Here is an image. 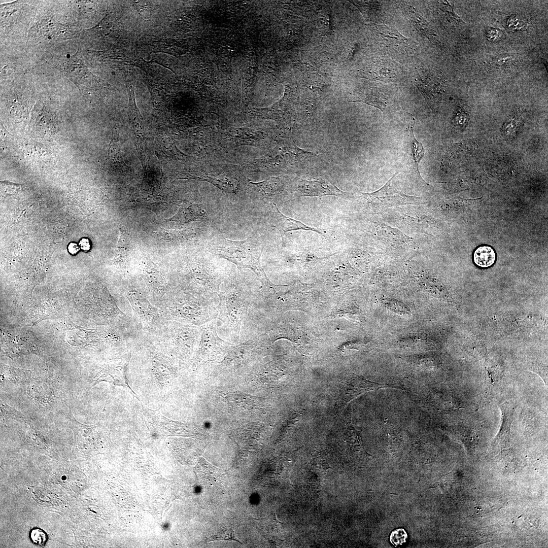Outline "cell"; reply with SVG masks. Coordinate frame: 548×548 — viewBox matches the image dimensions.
<instances>
[{"label":"cell","mask_w":548,"mask_h":548,"mask_svg":"<svg viewBox=\"0 0 548 548\" xmlns=\"http://www.w3.org/2000/svg\"><path fill=\"white\" fill-rule=\"evenodd\" d=\"M68 250L71 254H75L78 252L79 248L76 243H71L68 245Z\"/></svg>","instance_id":"31"},{"label":"cell","mask_w":548,"mask_h":548,"mask_svg":"<svg viewBox=\"0 0 548 548\" xmlns=\"http://www.w3.org/2000/svg\"><path fill=\"white\" fill-rule=\"evenodd\" d=\"M212 253L230 261L240 268H249L260 280L266 277L260 264L263 248L252 237L243 241H232L221 237L210 243Z\"/></svg>","instance_id":"4"},{"label":"cell","mask_w":548,"mask_h":548,"mask_svg":"<svg viewBox=\"0 0 548 548\" xmlns=\"http://www.w3.org/2000/svg\"><path fill=\"white\" fill-rule=\"evenodd\" d=\"M200 335V326L167 320L156 332L150 335L163 353L182 359L193 352L198 344Z\"/></svg>","instance_id":"3"},{"label":"cell","mask_w":548,"mask_h":548,"mask_svg":"<svg viewBox=\"0 0 548 548\" xmlns=\"http://www.w3.org/2000/svg\"><path fill=\"white\" fill-rule=\"evenodd\" d=\"M383 304L388 309L400 315H409L410 312L403 302L395 299L387 298L382 300Z\"/></svg>","instance_id":"26"},{"label":"cell","mask_w":548,"mask_h":548,"mask_svg":"<svg viewBox=\"0 0 548 548\" xmlns=\"http://www.w3.org/2000/svg\"><path fill=\"white\" fill-rule=\"evenodd\" d=\"M200 329L195 357L197 363L213 360L230 347L229 343L218 336L216 319L200 326Z\"/></svg>","instance_id":"7"},{"label":"cell","mask_w":548,"mask_h":548,"mask_svg":"<svg viewBox=\"0 0 548 548\" xmlns=\"http://www.w3.org/2000/svg\"><path fill=\"white\" fill-rule=\"evenodd\" d=\"M144 416L146 424L152 428L178 431L187 428L186 424L168 419L155 410H148Z\"/></svg>","instance_id":"16"},{"label":"cell","mask_w":548,"mask_h":548,"mask_svg":"<svg viewBox=\"0 0 548 548\" xmlns=\"http://www.w3.org/2000/svg\"><path fill=\"white\" fill-rule=\"evenodd\" d=\"M407 13L413 24L420 34L429 39L435 38V33L428 22L410 6L407 5Z\"/></svg>","instance_id":"22"},{"label":"cell","mask_w":548,"mask_h":548,"mask_svg":"<svg viewBox=\"0 0 548 548\" xmlns=\"http://www.w3.org/2000/svg\"><path fill=\"white\" fill-rule=\"evenodd\" d=\"M270 218L272 227L276 228L280 232L282 238L287 232L297 230L311 231L323 234L318 229L306 225L301 222L295 220L282 214L275 204Z\"/></svg>","instance_id":"12"},{"label":"cell","mask_w":548,"mask_h":548,"mask_svg":"<svg viewBox=\"0 0 548 548\" xmlns=\"http://www.w3.org/2000/svg\"><path fill=\"white\" fill-rule=\"evenodd\" d=\"M28 370H22L9 366H3L1 368V381H9L14 383H22L25 381L29 374Z\"/></svg>","instance_id":"25"},{"label":"cell","mask_w":548,"mask_h":548,"mask_svg":"<svg viewBox=\"0 0 548 548\" xmlns=\"http://www.w3.org/2000/svg\"><path fill=\"white\" fill-rule=\"evenodd\" d=\"M31 540L35 544L43 546L47 540V535L45 532L38 528L33 529L30 533Z\"/></svg>","instance_id":"29"},{"label":"cell","mask_w":548,"mask_h":548,"mask_svg":"<svg viewBox=\"0 0 548 548\" xmlns=\"http://www.w3.org/2000/svg\"><path fill=\"white\" fill-rule=\"evenodd\" d=\"M79 245L80 248L83 251H87L90 249V245L88 238H82L80 241Z\"/></svg>","instance_id":"30"},{"label":"cell","mask_w":548,"mask_h":548,"mask_svg":"<svg viewBox=\"0 0 548 548\" xmlns=\"http://www.w3.org/2000/svg\"><path fill=\"white\" fill-rule=\"evenodd\" d=\"M361 97L353 102L367 104L379 109L383 112L389 105V97L387 93L379 89H373L368 91Z\"/></svg>","instance_id":"21"},{"label":"cell","mask_w":548,"mask_h":548,"mask_svg":"<svg viewBox=\"0 0 548 548\" xmlns=\"http://www.w3.org/2000/svg\"><path fill=\"white\" fill-rule=\"evenodd\" d=\"M396 174L380 189L368 193H362V196L375 210H382L392 207L405 204H424L425 198L410 196L398 191L391 184Z\"/></svg>","instance_id":"6"},{"label":"cell","mask_w":548,"mask_h":548,"mask_svg":"<svg viewBox=\"0 0 548 548\" xmlns=\"http://www.w3.org/2000/svg\"><path fill=\"white\" fill-rule=\"evenodd\" d=\"M255 184L266 196H271L279 193L284 189L285 183L280 178H272Z\"/></svg>","instance_id":"24"},{"label":"cell","mask_w":548,"mask_h":548,"mask_svg":"<svg viewBox=\"0 0 548 548\" xmlns=\"http://www.w3.org/2000/svg\"><path fill=\"white\" fill-rule=\"evenodd\" d=\"M368 73L369 78L386 82H395L400 77L398 67L391 60L382 58L375 62Z\"/></svg>","instance_id":"14"},{"label":"cell","mask_w":548,"mask_h":548,"mask_svg":"<svg viewBox=\"0 0 548 548\" xmlns=\"http://www.w3.org/2000/svg\"><path fill=\"white\" fill-rule=\"evenodd\" d=\"M191 176L189 179H197L205 181L213 184L219 189L228 193H235L238 190V184L236 181L223 175L212 177L204 175Z\"/></svg>","instance_id":"20"},{"label":"cell","mask_w":548,"mask_h":548,"mask_svg":"<svg viewBox=\"0 0 548 548\" xmlns=\"http://www.w3.org/2000/svg\"><path fill=\"white\" fill-rule=\"evenodd\" d=\"M218 297V320L229 338L237 340L243 321L252 305L253 296L238 285L231 283L220 289Z\"/></svg>","instance_id":"2"},{"label":"cell","mask_w":548,"mask_h":548,"mask_svg":"<svg viewBox=\"0 0 548 548\" xmlns=\"http://www.w3.org/2000/svg\"><path fill=\"white\" fill-rule=\"evenodd\" d=\"M390 388H394L388 385L369 381L362 376L354 374L345 384L342 400L347 403L364 393Z\"/></svg>","instance_id":"11"},{"label":"cell","mask_w":548,"mask_h":548,"mask_svg":"<svg viewBox=\"0 0 548 548\" xmlns=\"http://www.w3.org/2000/svg\"><path fill=\"white\" fill-rule=\"evenodd\" d=\"M119 297L127 303L134 321L144 334L153 335L165 319L159 308L153 305L143 291L131 283L124 285Z\"/></svg>","instance_id":"5"},{"label":"cell","mask_w":548,"mask_h":548,"mask_svg":"<svg viewBox=\"0 0 548 548\" xmlns=\"http://www.w3.org/2000/svg\"><path fill=\"white\" fill-rule=\"evenodd\" d=\"M206 216V212L198 204L184 202L179 206L178 212L168 221L183 224L203 219Z\"/></svg>","instance_id":"17"},{"label":"cell","mask_w":548,"mask_h":548,"mask_svg":"<svg viewBox=\"0 0 548 548\" xmlns=\"http://www.w3.org/2000/svg\"><path fill=\"white\" fill-rule=\"evenodd\" d=\"M373 27L377 37L387 47L405 49L409 46V40L394 28L384 24H373Z\"/></svg>","instance_id":"15"},{"label":"cell","mask_w":548,"mask_h":548,"mask_svg":"<svg viewBox=\"0 0 548 548\" xmlns=\"http://www.w3.org/2000/svg\"><path fill=\"white\" fill-rule=\"evenodd\" d=\"M131 242L124 232L120 233L114 263L119 269L126 270L129 265L131 254Z\"/></svg>","instance_id":"19"},{"label":"cell","mask_w":548,"mask_h":548,"mask_svg":"<svg viewBox=\"0 0 548 548\" xmlns=\"http://www.w3.org/2000/svg\"><path fill=\"white\" fill-rule=\"evenodd\" d=\"M408 127V131L406 138L407 155L412 161V167L415 173L420 176L419 170V163L424 155V149L421 142H419L414 135V124Z\"/></svg>","instance_id":"18"},{"label":"cell","mask_w":548,"mask_h":548,"mask_svg":"<svg viewBox=\"0 0 548 548\" xmlns=\"http://www.w3.org/2000/svg\"><path fill=\"white\" fill-rule=\"evenodd\" d=\"M217 305L216 301L177 287L158 307L166 320L200 326L216 319Z\"/></svg>","instance_id":"1"},{"label":"cell","mask_w":548,"mask_h":548,"mask_svg":"<svg viewBox=\"0 0 548 548\" xmlns=\"http://www.w3.org/2000/svg\"><path fill=\"white\" fill-rule=\"evenodd\" d=\"M3 354L11 358L38 351L36 337L29 332L20 330H6L1 333Z\"/></svg>","instance_id":"9"},{"label":"cell","mask_w":548,"mask_h":548,"mask_svg":"<svg viewBox=\"0 0 548 548\" xmlns=\"http://www.w3.org/2000/svg\"><path fill=\"white\" fill-rule=\"evenodd\" d=\"M131 357V352L121 355L106 364L93 381L92 387L101 382H106L113 387L124 388L133 396L137 395L131 388L127 378V372Z\"/></svg>","instance_id":"8"},{"label":"cell","mask_w":548,"mask_h":548,"mask_svg":"<svg viewBox=\"0 0 548 548\" xmlns=\"http://www.w3.org/2000/svg\"><path fill=\"white\" fill-rule=\"evenodd\" d=\"M220 540L236 541L241 543L236 539L234 532L231 528L221 530L217 534L211 537V541Z\"/></svg>","instance_id":"28"},{"label":"cell","mask_w":548,"mask_h":548,"mask_svg":"<svg viewBox=\"0 0 548 548\" xmlns=\"http://www.w3.org/2000/svg\"><path fill=\"white\" fill-rule=\"evenodd\" d=\"M66 28L63 24L50 20H44L33 27L31 36L38 40H59L66 37Z\"/></svg>","instance_id":"13"},{"label":"cell","mask_w":548,"mask_h":548,"mask_svg":"<svg viewBox=\"0 0 548 548\" xmlns=\"http://www.w3.org/2000/svg\"><path fill=\"white\" fill-rule=\"evenodd\" d=\"M408 535L403 528H398L393 531L390 536L391 543L396 547L403 545L406 543Z\"/></svg>","instance_id":"27"},{"label":"cell","mask_w":548,"mask_h":548,"mask_svg":"<svg viewBox=\"0 0 548 548\" xmlns=\"http://www.w3.org/2000/svg\"><path fill=\"white\" fill-rule=\"evenodd\" d=\"M496 259L494 250L489 246H482L478 247L474 251L473 260L475 263L482 267L491 266Z\"/></svg>","instance_id":"23"},{"label":"cell","mask_w":548,"mask_h":548,"mask_svg":"<svg viewBox=\"0 0 548 548\" xmlns=\"http://www.w3.org/2000/svg\"><path fill=\"white\" fill-rule=\"evenodd\" d=\"M296 193L299 196H323L334 195L342 198H350L352 193L339 189L330 182L320 178L315 180H302L296 184Z\"/></svg>","instance_id":"10"}]
</instances>
